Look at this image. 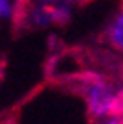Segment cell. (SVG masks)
Segmentation results:
<instances>
[{
    "label": "cell",
    "instance_id": "obj_1",
    "mask_svg": "<svg viewBox=\"0 0 123 124\" xmlns=\"http://www.w3.org/2000/svg\"><path fill=\"white\" fill-rule=\"evenodd\" d=\"M82 96L86 100L88 113L93 120L104 119L110 115L121 113L119 109V96H118V87L110 83L106 78L101 74H86L80 78L78 83Z\"/></svg>",
    "mask_w": 123,
    "mask_h": 124
},
{
    "label": "cell",
    "instance_id": "obj_2",
    "mask_svg": "<svg viewBox=\"0 0 123 124\" xmlns=\"http://www.w3.org/2000/svg\"><path fill=\"white\" fill-rule=\"evenodd\" d=\"M104 39L108 41L110 46H114L118 52L123 54V8L112 17L104 30Z\"/></svg>",
    "mask_w": 123,
    "mask_h": 124
},
{
    "label": "cell",
    "instance_id": "obj_3",
    "mask_svg": "<svg viewBox=\"0 0 123 124\" xmlns=\"http://www.w3.org/2000/svg\"><path fill=\"white\" fill-rule=\"evenodd\" d=\"M11 11H13V4H11V0H0V21L10 19Z\"/></svg>",
    "mask_w": 123,
    "mask_h": 124
},
{
    "label": "cell",
    "instance_id": "obj_4",
    "mask_svg": "<svg viewBox=\"0 0 123 124\" xmlns=\"http://www.w3.org/2000/svg\"><path fill=\"white\" fill-rule=\"evenodd\" d=\"M95 124H123V113H116L110 117H104V119H99L95 120Z\"/></svg>",
    "mask_w": 123,
    "mask_h": 124
},
{
    "label": "cell",
    "instance_id": "obj_5",
    "mask_svg": "<svg viewBox=\"0 0 123 124\" xmlns=\"http://www.w3.org/2000/svg\"><path fill=\"white\" fill-rule=\"evenodd\" d=\"M118 96H119V109H121V113H123V85L118 87Z\"/></svg>",
    "mask_w": 123,
    "mask_h": 124
}]
</instances>
